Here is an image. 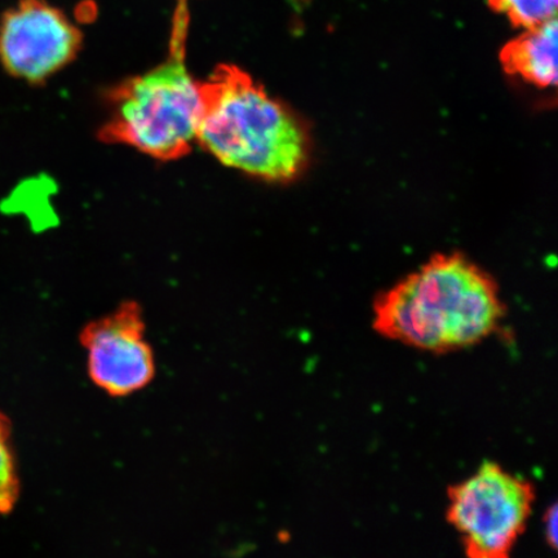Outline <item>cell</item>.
Instances as JSON below:
<instances>
[{
  "label": "cell",
  "mask_w": 558,
  "mask_h": 558,
  "mask_svg": "<svg viewBox=\"0 0 558 558\" xmlns=\"http://www.w3.org/2000/svg\"><path fill=\"white\" fill-rule=\"evenodd\" d=\"M201 93L197 143L219 162L271 183H288L308 166L305 124L248 73L219 65Z\"/></svg>",
  "instance_id": "7a4b0ae2"
},
{
  "label": "cell",
  "mask_w": 558,
  "mask_h": 558,
  "mask_svg": "<svg viewBox=\"0 0 558 558\" xmlns=\"http://www.w3.org/2000/svg\"><path fill=\"white\" fill-rule=\"evenodd\" d=\"M80 341L87 354V373L111 397H128L148 387L156 376L155 352L146 339L142 306L122 303L83 327Z\"/></svg>",
  "instance_id": "8992f818"
},
{
  "label": "cell",
  "mask_w": 558,
  "mask_h": 558,
  "mask_svg": "<svg viewBox=\"0 0 558 558\" xmlns=\"http://www.w3.org/2000/svg\"><path fill=\"white\" fill-rule=\"evenodd\" d=\"M187 23V0H179L169 58L111 93L104 143L129 145L160 160L184 157L197 143L202 93L185 64Z\"/></svg>",
  "instance_id": "3957f363"
},
{
  "label": "cell",
  "mask_w": 558,
  "mask_h": 558,
  "mask_svg": "<svg viewBox=\"0 0 558 558\" xmlns=\"http://www.w3.org/2000/svg\"><path fill=\"white\" fill-rule=\"evenodd\" d=\"M82 44L78 27L46 0H20L0 19V64L31 85L68 66Z\"/></svg>",
  "instance_id": "5b68a950"
},
{
  "label": "cell",
  "mask_w": 558,
  "mask_h": 558,
  "mask_svg": "<svg viewBox=\"0 0 558 558\" xmlns=\"http://www.w3.org/2000/svg\"><path fill=\"white\" fill-rule=\"evenodd\" d=\"M506 305L497 282L466 257H432L375 300L373 327L390 341L434 354L484 343Z\"/></svg>",
  "instance_id": "6da1fadb"
},
{
  "label": "cell",
  "mask_w": 558,
  "mask_h": 558,
  "mask_svg": "<svg viewBox=\"0 0 558 558\" xmlns=\"http://www.w3.org/2000/svg\"><path fill=\"white\" fill-rule=\"evenodd\" d=\"M557 17L529 27L500 53L506 72L535 87L557 85Z\"/></svg>",
  "instance_id": "52a82bcc"
},
{
  "label": "cell",
  "mask_w": 558,
  "mask_h": 558,
  "mask_svg": "<svg viewBox=\"0 0 558 558\" xmlns=\"http://www.w3.org/2000/svg\"><path fill=\"white\" fill-rule=\"evenodd\" d=\"M20 494L15 456L11 446L9 421L0 414V514L11 512Z\"/></svg>",
  "instance_id": "9c48e42d"
},
{
  "label": "cell",
  "mask_w": 558,
  "mask_h": 558,
  "mask_svg": "<svg viewBox=\"0 0 558 558\" xmlns=\"http://www.w3.org/2000/svg\"><path fill=\"white\" fill-rule=\"evenodd\" d=\"M490 4L515 26L529 29L556 19L558 0H490Z\"/></svg>",
  "instance_id": "ba28073f"
},
{
  "label": "cell",
  "mask_w": 558,
  "mask_h": 558,
  "mask_svg": "<svg viewBox=\"0 0 558 558\" xmlns=\"http://www.w3.org/2000/svg\"><path fill=\"white\" fill-rule=\"evenodd\" d=\"M534 504L532 483L498 463L485 462L449 488L446 519L466 556L506 558L525 533Z\"/></svg>",
  "instance_id": "277c9868"
},
{
  "label": "cell",
  "mask_w": 558,
  "mask_h": 558,
  "mask_svg": "<svg viewBox=\"0 0 558 558\" xmlns=\"http://www.w3.org/2000/svg\"><path fill=\"white\" fill-rule=\"evenodd\" d=\"M544 538H546L548 546L553 549L557 547V526H558V514L557 506H550L544 514Z\"/></svg>",
  "instance_id": "30bf717a"
}]
</instances>
